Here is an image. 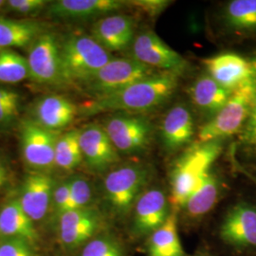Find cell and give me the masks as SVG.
I'll return each mask as SVG.
<instances>
[{"instance_id": "4dcf8cb0", "label": "cell", "mask_w": 256, "mask_h": 256, "mask_svg": "<svg viewBox=\"0 0 256 256\" xmlns=\"http://www.w3.org/2000/svg\"><path fill=\"white\" fill-rule=\"evenodd\" d=\"M70 200V178L64 182L56 183L52 196V212L56 220L68 210Z\"/></svg>"}, {"instance_id": "d590c367", "label": "cell", "mask_w": 256, "mask_h": 256, "mask_svg": "<svg viewBox=\"0 0 256 256\" xmlns=\"http://www.w3.org/2000/svg\"><path fill=\"white\" fill-rule=\"evenodd\" d=\"M0 106H20V94L6 88H0Z\"/></svg>"}, {"instance_id": "9c48e42d", "label": "cell", "mask_w": 256, "mask_h": 256, "mask_svg": "<svg viewBox=\"0 0 256 256\" xmlns=\"http://www.w3.org/2000/svg\"><path fill=\"white\" fill-rule=\"evenodd\" d=\"M132 54L138 62L162 72L178 74L187 66L182 56L153 30H144L134 38Z\"/></svg>"}, {"instance_id": "d6a6232c", "label": "cell", "mask_w": 256, "mask_h": 256, "mask_svg": "<svg viewBox=\"0 0 256 256\" xmlns=\"http://www.w3.org/2000/svg\"><path fill=\"white\" fill-rule=\"evenodd\" d=\"M241 146L250 152H256V99L245 124L239 132Z\"/></svg>"}, {"instance_id": "4fadbf2b", "label": "cell", "mask_w": 256, "mask_h": 256, "mask_svg": "<svg viewBox=\"0 0 256 256\" xmlns=\"http://www.w3.org/2000/svg\"><path fill=\"white\" fill-rule=\"evenodd\" d=\"M101 226V214L92 207L68 210L57 220L59 240L68 250L84 246L96 236Z\"/></svg>"}, {"instance_id": "83f0119b", "label": "cell", "mask_w": 256, "mask_h": 256, "mask_svg": "<svg viewBox=\"0 0 256 256\" xmlns=\"http://www.w3.org/2000/svg\"><path fill=\"white\" fill-rule=\"evenodd\" d=\"M30 79L27 58L12 50L0 52V82L18 84Z\"/></svg>"}, {"instance_id": "ffe728a7", "label": "cell", "mask_w": 256, "mask_h": 256, "mask_svg": "<svg viewBox=\"0 0 256 256\" xmlns=\"http://www.w3.org/2000/svg\"><path fill=\"white\" fill-rule=\"evenodd\" d=\"M162 140L165 149L176 151L188 144L194 134V118L185 106H173L165 115L162 124Z\"/></svg>"}, {"instance_id": "9a60e30c", "label": "cell", "mask_w": 256, "mask_h": 256, "mask_svg": "<svg viewBox=\"0 0 256 256\" xmlns=\"http://www.w3.org/2000/svg\"><path fill=\"white\" fill-rule=\"evenodd\" d=\"M82 158L95 172H104L120 160L119 152L104 126L90 124L80 130Z\"/></svg>"}, {"instance_id": "d6986e66", "label": "cell", "mask_w": 256, "mask_h": 256, "mask_svg": "<svg viewBox=\"0 0 256 256\" xmlns=\"http://www.w3.org/2000/svg\"><path fill=\"white\" fill-rule=\"evenodd\" d=\"M78 108L68 99L60 95H48L41 98L32 110L37 124L52 131H60L72 122Z\"/></svg>"}, {"instance_id": "2e32d148", "label": "cell", "mask_w": 256, "mask_h": 256, "mask_svg": "<svg viewBox=\"0 0 256 256\" xmlns=\"http://www.w3.org/2000/svg\"><path fill=\"white\" fill-rule=\"evenodd\" d=\"M203 64L207 74L230 92L234 90L241 84L252 79L250 59L236 54H221L205 58Z\"/></svg>"}, {"instance_id": "5b68a950", "label": "cell", "mask_w": 256, "mask_h": 256, "mask_svg": "<svg viewBox=\"0 0 256 256\" xmlns=\"http://www.w3.org/2000/svg\"><path fill=\"white\" fill-rule=\"evenodd\" d=\"M151 170L146 165L128 164L120 165L106 176L102 189L110 209L120 216L133 210L140 196L151 180Z\"/></svg>"}, {"instance_id": "f1b7e54d", "label": "cell", "mask_w": 256, "mask_h": 256, "mask_svg": "<svg viewBox=\"0 0 256 256\" xmlns=\"http://www.w3.org/2000/svg\"><path fill=\"white\" fill-rule=\"evenodd\" d=\"M70 200L68 210L90 208L93 196L90 182L82 176H74L70 178Z\"/></svg>"}, {"instance_id": "8992f818", "label": "cell", "mask_w": 256, "mask_h": 256, "mask_svg": "<svg viewBox=\"0 0 256 256\" xmlns=\"http://www.w3.org/2000/svg\"><path fill=\"white\" fill-rule=\"evenodd\" d=\"M60 135L58 131L42 128L32 120L21 124L19 130L21 155L32 172L50 174V171L55 168V146Z\"/></svg>"}, {"instance_id": "60d3db41", "label": "cell", "mask_w": 256, "mask_h": 256, "mask_svg": "<svg viewBox=\"0 0 256 256\" xmlns=\"http://www.w3.org/2000/svg\"><path fill=\"white\" fill-rule=\"evenodd\" d=\"M207 256V254H200V256Z\"/></svg>"}, {"instance_id": "6da1fadb", "label": "cell", "mask_w": 256, "mask_h": 256, "mask_svg": "<svg viewBox=\"0 0 256 256\" xmlns=\"http://www.w3.org/2000/svg\"><path fill=\"white\" fill-rule=\"evenodd\" d=\"M178 82V74H152L119 92L94 97L78 108V112L82 116H92L113 111L138 113L154 110L172 96Z\"/></svg>"}, {"instance_id": "1f68e13d", "label": "cell", "mask_w": 256, "mask_h": 256, "mask_svg": "<svg viewBox=\"0 0 256 256\" xmlns=\"http://www.w3.org/2000/svg\"><path fill=\"white\" fill-rule=\"evenodd\" d=\"M32 245L23 239H0V256H36Z\"/></svg>"}, {"instance_id": "ac0fdd59", "label": "cell", "mask_w": 256, "mask_h": 256, "mask_svg": "<svg viewBox=\"0 0 256 256\" xmlns=\"http://www.w3.org/2000/svg\"><path fill=\"white\" fill-rule=\"evenodd\" d=\"M134 28V21L128 16H106L94 23L92 37L108 52H122L133 43Z\"/></svg>"}, {"instance_id": "8d00e7d4", "label": "cell", "mask_w": 256, "mask_h": 256, "mask_svg": "<svg viewBox=\"0 0 256 256\" xmlns=\"http://www.w3.org/2000/svg\"><path fill=\"white\" fill-rule=\"evenodd\" d=\"M10 178V165L6 155L0 152V191L8 184Z\"/></svg>"}, {"instance_id": "8fae6325", "label": "cell", "mask_w": 256, "mask_h": 256, "mask_svg": "<svg viewBox=\"0 0 256 256\" xmlns=\"http://www.w3.org/2000/svg\"><path fill=\"white\" fill-rule=\"evenodd\" d=\"M170 205V200L162 190L156 188L146 190L132 210V234L137 238H148L160 229L172 212Z\"/></svg>"}, {"instance_id": "e0dca14e", "label": "cell", "mask_w": 256, "mask_h": 256, "mask_svg": "<svg viewBox=\"0 0 256 256\" xmlns=\"http://www.w3.org/2000/svg\"><path fill=\"white\" fill-rule=\"evenodd\" d=\"M128 5L120 0H57L50 2L48 14L63 20H84L108 16Z\"/></svg>"}, {"instance_id": "603a6c76", "label": "cell", "mask_w": 256, "mask_h": 256, "mask_svg": "<svg viewBox=\"0 0 256 256\" xmlns=\"http://www.w3.org/2000/svg\"><path fill=\"white\" fill-rule=\"evenodd\" d=\"M222 184L220 176L210 169L204 176L200 185L182 206L186 216L191 220H198L210 212L220 200Z\"/></svg>"}, {"instance_id": "277c9868", "label": "cell", "mask_w": 256, "mask_h": 256, "mask_svg": "<svg viewBox=\"0 0 256 256\" xmlns=\"http://www.w3.org/2000/svg\"><path fill=\"white\" fill-rule=\"evenodd\" d=\"M256 99V81L248 79L232 92L220 112L209 120L198 134V142L223 140L239 133L244 126Z\"/></svg>"}, {"instance_id": "484cf974", "label": "cell", "mask_w": 256, "mask_h": 256, "mask_svg": "<svg viewBox=\"0 0 256 256\" xmlns=\"http://www.w3.org/2000/svg\"><path fill=\"white\" fill-rule=\"evenodd\" d=\"M222 18L230 30L240 34H256V0H232L223 10Z\"/></svg>"}, {"instance_id": "cb8c5ba5", "label": "cell", "mask_w": 256, "mask_h": 256, "mask_svg": "<svg viewBox=\"0 0 256 256\" xmlns=\"http://www.w3.org/2000/svg\"><path fill=\"white\" fill-rule=\"evenodd\" d=\"M44 32L40 23L0 18V50L30 46Z\"/></svg>"}, {"instance_id": "f35d334b", "label": "cell", "mask_w": 256, "mask_h": 256, "mask_svg": "<svg viewBox=\"0 0 256 256\" xmlns=\"http://www.w3.org/2000/svg\"><path fill=\"white\" fill-rule=\"evenodd\" d=\"M250 63L252 66V79L256 81V56L250 59Z\"/></svg>"}, {"instance_id": "e575fe53", "label": "cell", "mask_w": 256, "mask_h": 256, "mask_svg": "<svg viewBox=\"0 0 256 256\" xmlns=\"http://www.w3.org/2000/svg\"><path fill=\"white\" fill-rule=\"evenodd\" d=\"M170 1L167 0H136L129 1L130 6H134L140 12H144L147 16L155 18L160 14L170 4Z\"/></svg>"}, {"instance_id": "7402d4cb", "label": "cell", "mask_w": 256, "mask_h": 256, "mask_svg": "<svg viewBox=\"0 0 256 256\" xmlns=\"http://www.w3.org/2000/svg\"><path fill=\"white\" fill-rule=\"evenodd\" d=\"M230 94L232 92L220 86L208 74L198 77L190 86V97L194 104L210 119L225 106Z\"/></svg>"}, {"instance_id": "f546056e", "label": "cell", "mask_w": 256, "mask_h": 256, "mask_svg": "<svg viewBox=\"0 0 256 256\" xmlns=\"http://www.w3.org/2000/svg\"><path fill=\"white\" fill-rule=\"evenodd\" d=\"M80 256H124L119 242L110 236H98L90 240Z\"/></svg>"}, {"instance_id": "7c38bea8", "label": "cell", "mask_w": 256, "mask_h": 256, "mask_svg": "<svg viewBox=\"0 0 256 256\" xmlns=\"http://www.w3.org/2000/svg\"><path fill=\"white\" fill-rule=\"evenodd\" d=\"M220 236L230 247L256 248V205L248 202L234 205L220 224Z\"/></svg>"}, {"instance_id": "44dd1931", "label": "cell", "mask_w": 256, "mask_h": 256, "mask_svg": "<svg viewBox=\"0 0 256 256\" xmlns=\"http://www.w3.org/2000/svg\"><path fill=\"white\" fill-rule=\"evenodd\" d=\"M18 238L34 244L38 234L34 222L28 218L18 198L6 202L0 208V239Z\"/></svg>"}, {"instance_id": "836d02e7", "label": "cell", "mask_w": 256, "mask_h": 256, "mask_svg": "<svg viewBox=\"0 0 256 256\" xmlns=\"http://www.w3.org/2000/svg\"><path fill=\"white\" fill-rule=\"evenodd\" d=\"M50 3L46 0H9L6 1V6L12 12L22 16H32L39 12Z\"/></svg>"}, {"instance_id": "52a82bcc", "label": "cell", "mask_w": 256, "mask_h": 256, "mask_svg": "<svg viewBox=\"0 0 256 256\" xmlns=\"http://www.w3.org/2000/svg\"><path fill=\"white\" fill-rule=\"evenodd\" d=\"M155 70L130 59H111L84 84L94 97L119 92L128 86L155 74Z\"/></svg>"}, {"instance_id": "3957f363", "label": "cell", "mask_w": 256, "mask_h": 256, "mask_svg": "<svg viewBox=\"0 0 256 256\" xmlns=\"http://www.w3.org/2000/svg\"><path fill=\"white\" fill-rule=\"evenodd\" d=\"M112 59L93 38L75 34L61 44V68L63 82L86 84Z\"/></svg>"}, {"instance_id": "d4e9b609", "label": "cell", "mask_w": 256, "mask_h": 256, "mask_svg": "<svg viewBox=\"0 0 256 256\" xmlns=\"http://www.w3.org/2000/svg\"><path fill=\"white\" fill-rule=\"evenodd\" d=\"M148 256H186L178 230V218L172 212L164 224L148 236Z\"/></svg>"}, {"instance_id": "7a4b0ae2", "label": "cell", "mask_w": 256, "mask_h": 256, "mask_svg": "<svg viewBox=\"0 0 256 256\" xmlns=\"http://www.w3.org/2000/svg\"><path fill=\"white\" fill-rule=\"evenodd\" d=\"M222 150L223 140L196 142L178 158L170 174L169 200L174 208H182Z\"/></svg>"}, {"instance_id": "ba28073f", "label": "cell", "mask_w": 256, "mask_h": 256, "mask_svg": "<svg viewBox=\"0 0 256 256\" xmlns=\"http://www.w3.org/2000/svg\"><path fill=\"white\" fill-rule=\"evenodd\" d=\"M106 129L118 152L136 154L150 144L152 124L144 117L132 114H117L106 120Z\"/></svg>"}, {"instance_id": "4316f807", "label": "cell", "mask_w": 256, "mask_h": 256, "mask_svg": "<svg viewBox=\"0 0 256 256\" xmlns=\"http://www.w3.org/2000/svg\"><path fill=\"white\" fill-rule=\"evenodd\" d=\"M84 160L80 147V130L72 129L58 138L55 146V167L70 171Z\"/></svg>"}, {"instance_id": "b9f144b4", "label": "cell", "mask_w": 256, "mask_h": 256, "mask_svg": "<svg viewBox=\"0 0 256 256\" xmlns=\"http://www.w3.org/2000/svg\"><path fill=\"white\" fill-rule=\"evenodd\" d=\"M1 50H0V52H1Z\"/></svg>"}, {"instance_id": "5bb4252c", "label": "cell", "mask_w": 256, "mask_h": 256, "mask_svg": "<svg viewBox=\"0 0 256 256\" xmlns=\"http://www.w3.org/2000/svg\"><path fill=\"white\" fill-rule=\"evenodd\" d=\"M56 183L54 178L46 173L30 172L25 176L18 200L34 222L44 220L52 210Z\"/></svg>"}, {"instance_id": "74e56055", "label": "cell", "mask_w": 256, "mask_h": 256, "mask_svg": "<svg viewBox=\"0 0 256 256\" xmlns=\"http://www.w3.org/2000/svg\"><path fill=\"white\" fill-rule=\"evenodd\" d=\"M232 162H234V166L236 167V169H238V171H240L241 173H243V174H246V176H247L248 178L250 180H252V182H254L256 183V176H254V174H252V173H250L248 170L244 169L242 166H240L238 162H236V160H234H234H232Z\"/></svg>"}, {"instance_id": "30bf717a", "label": "cell", "mask_w": 256, "mask_h": 256, "mask_svg": "<svg viewBox=\"0 0 256 256\" xmlns=\"http://www.w3.org/2000/svg\"><path fill=\"white\" fill-rule=\"evenodd\" d=\"M30 79L43 84H63L61 44L54 34L44 32L32 43L27 57Z\"/></svg>"}, {"instance_id": "ab89813d", "label": "cell", "mask_w": 256, "mask_h": 256, "mask_svg": "<svg viewBox=\"0 0 256 256\" xmlns=\"http://www.w3.org/2000/svg\"><path fill=\"white\" fill-rule=\"evenodd\" d=\"M6 4V1H2V0H0V8L2 7V6H4Z\"/></svg>"}]
</instances>
